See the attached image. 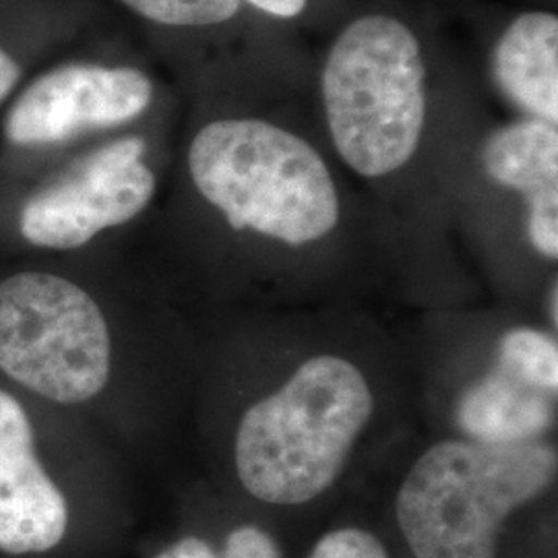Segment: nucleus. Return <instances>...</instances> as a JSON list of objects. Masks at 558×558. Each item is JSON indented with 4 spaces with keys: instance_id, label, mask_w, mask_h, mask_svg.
<instances>
[{
    "instance_id": "obj_12",
    "label": "nucleus",
    "mask_w": 558,
    "mask_h": 558,
    "mask_svg": "<svg viewBox=\"0 0 558 558\" xmlns=\"http://www.w3.org/2000/svg\"><path fill=\"white\" fill-rule=\"evenodd\" d=\"M499 368L546 393H557V341L534 329H513L500 341Z\"/></svg>"
},
{
    "instance_id": "obj_3",
    "label": "nucleus",
    "mask_w": 558,
    "mask_h": 558,
    "mask_svg": "<svg viewBox=\"0 0 558 558\" xmlns=\"http://www.w3.org/2000/svg\"><path fill=\"white\" fill-rule=\"evenodd\" d=\"M201 195L236 230L288 244L327 236L339 220L338 191L319 154L263 120H216L189 149Z\"/></svg>"
},
{
    "instance_id": "obj_9",
    "label": "nucleus",
    "mask_w": 558,
    "mask_h": 558,
    "mask_svg": "<svg viewBox=\"0 0 558 558\" xmlns=\"http://www.w3.org/2000/svg\"><path fill=\"white\" fill-rule=\"evenodd\" d=\"M495 80L527 119L558 120V20L553 13H523L500 36Z\"/></svg>"
},
{
    "instance_id": "obj_4",
    "label": "nucleus",
    "mask_w": 558,
    "mask_h": 558,
    "mask_svg": "<svg viewBox=\"0 0 558 558\" xmlns=\"http://www.w3.org/2000/svg\"><path fill=\"white\" fill-rule=\"evenodd\" d=\"M331 140L362 177L399 170L418 149L426 96L416 36L387 15L360 17L339 36L323 69Z\"/></svg>"
},
{
    "instance_id": "obj_19",
    "label": "nucleus",
    "mask_w": 558,
    "mask_h": 558,
    "mask_svg": "<svg viewBox=\"0 0 558 558\" xmlns=\"http://www.w3.org/2000/svg\"><path fill=\"white\" fill-rule=\"evenodd\" d=\"M253 7L260 9L267 15L281 17V20H292L300 15L306 7V0H246Z\"/></svg>"
},
{
    "instance_id": "obj_8",
    "label": "nucleus",
    "mask_w": 558,
    "mask_h": 558,
    "mask_svg": "<svg viewBox=\"0 0 558 558\" xmlns=\"http://www.w3.org/2000/svg\"><path fill=\"white\" fill-rule=\"evenodd\" d=\"M69 532L71 507L36 458L29 418L0 391V557H50Z\"/></svg>"
},
{
    "instance_id": "obj_7",
    "label": "nucleus",
    "mask_w": 558,
    "mask_h": 558,
    "mask_svg": "<svg viewBox=\"0 0 558 558\" xmlns=\"http://www.w3.org/2000/svg\"><path fill=\"white\" fill-rule=\"evenodd\" d=\"M151 100L154 83L140 69L62 64L25 87L4 119V135L20 147L59 145L140 119Z\"/></svg>"
},
{
    "instance_id": "obj_18",
    "label": "nucleus",
    "mask_w": 558,
    "mask_h": 558,
    "mask_svg": "<svg viewBox=\"0 0 558 558\" xmlns=\"http://www.w3.org/2000/svg\"><path fill=\"white\" fill-rule=\"evenodd\" d=\"M20 80V62L0 46V104L11 96Z\"/></svg>"
},
{
    "instance_id": "obj_1",
    "label": "nucleus",
    "mask_w": 558,
    "mask_h": 558,
    "mask_svg": "<svg viewBox=\"0 0 558 558\" xmlns=\"http://www.w3.org/2000/svg\"><path fill=\"white\" fill-rule=\"evenodd\" d=\"M371 414L373 393L354 364L336 356L304 362L240 422V482L271 505L317 499L338 480Z\"/></svg>"
},
{
    "instance_id": "obj_2",
    "label": "nucleus",
    "mask_w": 558,
    "mask_h": 558,
    "mask_svg": "<svg viewBox=\"0 0 558 558\" xmlns=\"http://www.w3.org/2000/svg\"><path fill=\"white\" fill-rule=\"evenodd\" d=\"M557 474L550 447L445 440L416 461L398 495V521L416 558H495L500 527Z\"/></svg>"
},
{
    "instance_id": "obj_17",
    "label": "nucleus",
    "mask_w": 558,
    "mask_h": 558,
    "mask_svg": "<svg viewBox=\"0 0 558 558\" xmlns=\"http://www.w3.org/2000/svg\"><path fill=\"white\" fill-rule=\"evenodd\" d=\"M156 558H220L216 550L205 542V539L189 536V538L179 539L166 550H161Z\"/></svg>"
},
{
    "instance_id": "obj_15",
    "label": "nucleus",
    "mask_w": 558,
    "mask_h": 558,
    "mask_svg": "<svg viewBox=\"0 0 558 558\" xmlns=\"http://www.w3.org/2000/svg\"><path fill=\"white\" fill-rule=\"evenodd\" d=\"M530 205V239L542 255L558 257V191L542 193L527 201Z\"/></svg>"
},
{
    "instance_id": "obj_11",
    "label": "nucleus",
    "mask_w": 558,
    "mask_h": 558,
    "mask_svg": "<svg viewBox=\"0 0 558 558\" xmlns=\"http://www.w3.org/2000/svg\"><path fill=\"white\" fill-rule=\"evenodd\" d=\"M482 161L490 179L527 201L558 191L557 124L538 119L511 122L484 143Z\"/></svg>"
},
{
    "instance_id": "obj_14",
    "label": "nucleus",
    "mask_w": 558,
    "mask_h": 558,
    "mask_svg": "<svg viewBox=\"0 0 558 558\" xmlns=\"http://www.w3.org/2000/svg\"><path fill=\"white\" fill-rule=\"evenodd\" d=\"M308 558H389V555L373 534L345 527L323 536Z\"/></svg>"
},
{
    "instance_id": "obj_13",
    "label": "nucleus",
    "mask_w": 558,
    "mask_h": 558,
    "mask_svg": "<svg viewBox=\"0 0 558 558\" xmlns=\"http://www.w3.org/2000/svg\"><path fill=\"white\" fill-rule=\"evenodd\" d=\"M141 17L172 27H207L232 20L240 0H122Z\"/></svg>"
},
{
    "instance_id": "obj_16",
    "label": "nucleus",
    "mask_w": 558,
    "mask_h": 558,
    "mask_svg": "<svg viewBox=\"0 0 558 558\" xmlns=\"http://www.w3.org/2000/svg\"><path fill=\"white\" fill-rule=\"evenodd\" d=\"M220 558H281V555L276 542L263 530L244 525L228 536Z\"/></svg>"
},
{
    "instance_id": "obj_5",
    "label": "nucleus",
    "mask_w": 558,
    "mask_h": 558,
    "mask_svg": "<svg viewBox=\"0 0 558 558\" xmlns=\"http://www.w3.org/2000/svg\"><path fill=\"white\" fill-rule=\"evenodd\" d=\"M0 371L59 403L96 398L110 377V333L96 300L52 274L0 281Z\"/></svg>"
},
{
    "instance_id": "obj_10",
    "label": "nucleus",
    "mask_w": 558,
    "mask_h": 558,
    "mask_svg": "<svg viewBox=\"0 0 558 558\" xmlns=\"http://www.w3.org/2000/svg\"><path fill=\"white\" fill-rule=\"evenodd\" d=\"M550 393L497 368L459 403L463 433L484 445L532 442L553 422Z\"/></svg>"
},
{
    "instance_id": "obj_6",
    "label": "nucleus",
    "mask_w": 558,
    "mask_h": 558,
    "mask_svg": "<svg viewBox=\"0 0 558 558\" xmlns=\"http://www.w3.org/2000/svg\"><path fill=\"white\" fill-rule=\"evenodd\" d=\"M143 154L141 137L112 141L89 154L23 205V239L41 248L71 251L101 230L137 218L156 193V177Z\"/></svg>"
}]
</instances>
